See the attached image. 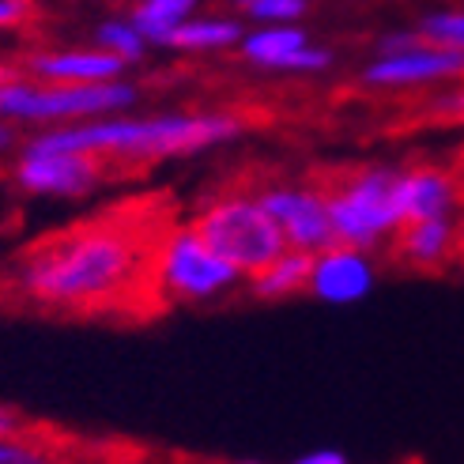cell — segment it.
<instances>
[{
  "label": "cell",
  "instance_id": "cell-1",
  "mask_svg": "<svg viewBox=\"0 0 464 464\" xmlns=\"http://www.w3.org/2000/svg\"><path fill=\"white\" fill-rule=\"evenodd\" d=\"M140 257V238L129 227L91 223L34 246L12 268V291L45 310H95L136 280Z\"/></svg>",
  "mask_w": 464,
  "mask_h": 464
},
{
  "label": "cell",
  "instance_id": "cell-2",
  "mask_svg": "<svg viewBox=\"0 0 464 464\" xmlns=\"http://www.w3.org/2000/svg\"><path fill=\"white\" fill-rule=\"evenodd\" d=\"M246 132L238 113H155V118H91L72 125H50L34 132L27 148L83 151L106 162H159L178 155H197L204 148L227 144Z\"/></svg>",
  "mask_w": 464,
  "mask_h": 464
},
{
  "label": "cell",
  "instance_id": "cell-3",
  "mask_svg": "<svg viewBox=\"0 0 464 464\" xmlns=\"http://www.w3.org/2000/svg\"><path fill=\"white\" fill-rule=\"evenodd\" d=\"M140 91L129 80L102 83H50V80H19L0 76V118L19 125H72L91 118L125 113Z\"/></svg>",
  "mask_w": 464,
  "mask_h": 464
},
{
  "label": "cell",
  "instance_id": "cell-4",
  "mask_svg": "<svg viewBox=\"0 0 464 464\" xmlns=\"http://www.w3.org/2000/svg\"><path fill=\"white\" fill-rule=\"evenodd\" d=\"M242 284L246 272L208 246L193 223L170 230L155 249V291L170 298V303H185V306L219 303Z\"/></svg>",
  "mask_w": 464,
  "mask_h": 464
},
{
  "label": "cell",
  "instance_id": "cell-5",
  "mask_svg": "<svg viewBox=\"0 0 464 464\" xmlns=\"http://www.w3.org/2000/svg\"><path fill=\"white\" fill-rule=\"evenodd\" d=\"M397 174L392 167H362L355 174L340 178L324 197H329L333 235L343 246L382 249L397 238L404 227L397 204Z\"/></svg>",
  "mask_w": 464,
  "mask_h": 464
},
{
  "label": "cell",
  "instance_id": "cell-6",
  "mask_svg": "<svg viewBox=\"0 0 464 464\" xmlns=\"http://www.w3.org/2000/svg\"><path fill=\"white\" fill-rule=\"evenodd\" d=\"M193 227L216 253H223L230 265H238L246 272V280L287 249L280 227L268 216L261 197H249V193L216 197L212 204H204V212L193 219Z\"/></svg>",
  "mask_w": 464,
  "mask_h": 464
},
{
  "label": "cell",
  "instance_id": "cell-7",
  "mask_svg": "<svg viewBox=\"0 0 464 464\" xmlns=\"http://www.w3.org/2000/svg\"><path fill=\"white\" fill-rule=\"evenodd\" d=\"M106 159L83 151H50V148H23L12 181L27 197L42 200H83L102 185Z\"/></svg>",
  "mask_w": 464,
  "mask_h": 464
},
{
  "label": "cell",
  "instance_id": "cell-8",
  "mask_svg": "<svg viewBox=\"0 0 464 464\" xmlns=\"http://www.w3.org/2000/svg\"><path fill=\"white\" fill-rule=\"evenodd\" d=\"M464 76V50L453 45H438L420 38L408 50L397 53H378L362 68V83L378 91H404V87H423V83H446Z\"/></svg>",
  "mask_w": 464,
  "mask_h": 464
},
{
  "label": "cell",
  "instance_id": "cell-9",
  "mask_svg": "<svg viewBox=\"0 0 464 464\" xmlns=\"http://www.w3.org/2000/svg\"><path fill=\"white\" fill-rule=\"evenodd\" d=\"M257 197L291 249L317 253L336 242L333 219H329V197L314 189V185H268Z\"/></svg>",
  "mask_w": 464,
  "mask_h": 464
},
{
  "label": "cell",
  "instance_id": "cell-10",
  "mask_svg": "<svg viewBox=\"0 0 464 464\" xmlns=\"http://www.w3.org/2000/svg\"><path fill=\"white\" fill-rule=\"evenodd\" d=\"M374 284H378L374 253L359 249V246L333 242V246L314 253L306 291L324 306H355L362 298H370Z\"/></svg>",
  "mask_w": 464,
  "mask_h": 464
},
{
  "label": "cell",
  "instance_id": "cell-11",
  "mask_svg": "<svg viewBox=\"0 0 464 464\" xmlns=\"http://www.w3.org/2000/svg\"><path fill=\"white\" fill-rule=\"evenodd\" d=\"M242 57L249 64L261 68H276V72H324L333 64V53L310 45L306 31L287 27V23H276V27L253 31L242 38Z\"/></svg>",
  "mask_w": 464,
  "mask_h": 464
},
{
  "label": "cell",
  "instance_id": "cell-12",
  "mask_svg": "<svg viewBox=\"0 0 464 464\" xmlns=\"http://www.w3.org/2000/svg\"><path fill=\"white\" fill-rule=\"evenodd\" d=\"M397 204H401L404 223L442 219V216L457 219L460 204H464V189L442 167H411V170L397 174Z\"/></svg>",
  "mask_w": 464,
  "mask_h": 464
},
{
  "label": "cell",
  "instance_id": "cell-13",
  "mask_svg": "<svg viewBox=\"0 0 464 464\" xmlns=\"http://www.w3.org/2000/svg\"><path fill=\"white\" fill-rule=\"evenodd\" d=\"M397 261L415 268V272H438L446 268L457 253H460V227L457 219H415L397 230Z\"/></svg>",
  "mask_w": 464,
  "mask_h": 464
},
{
  "label": "cell",
  "instance_id": "cell-14",
  "mask_svg": "<svg viewBox=\"0 0 464 464\" xmlns=\"http://www.w3.org/2000/svg\"><path fill=\"white\" fill-rule=\"evenodd\" d=\"M27 72L50 83H102V80H121L125 61L106 50H57V53H34L27 61Z\"/></svg>",
  "mask_w": 464,
  "mask_h": 464
},
{
  "label": "cell",
  "instance_id": "cell-15",
  "mask_svg": "<svg viewBox=\"0 0 464 464\" xmlns=\"http://www.w3.org/2000/svg\"><path fill=\"white\" fill-rule=\"evenodd\" d=\"M310 261H314V253L287 246L280 257H272L265 268H257L246 280L249 295L261 298V303H284V298L303 295L306 284H310Z\"/></svg>",
  "mask_w": 464,
  "mask_h": 464
},
{
  "label": "cell",
  "instance_id": "cell-16",
  "mask_svg": "<svg viewBox=\"0 0 464 464\" xmlns=\"http://www.w3.org/2000/svg\"><path fill=\"white\" fill-rule=\"evenodd\" d=\"M235 42H242V27L235 19H181L167 38L174 50H227Z\"/></svg>",
  "mask_w": 464,
  "mask_h": 464
},
{
  "label": "cell",
  "instance_id": "cell-17",
  "mask_svg": "<svg viewBox=\"0 0 464 464\" xmlns=\"http://www.w3.org/2000/svg\"><path fill=\"white\" fill-rule=\"evenodd\" d=\"M197 0H144L140 8L132 12V27L140 31L148 42H159V45H167L170 31L178 27L181 19H189Z\"/></svg>",
  "mask_w": 464,
  "mask_h": 464
},
{
  "label": "cell",
  "instance_id": "cell-18",
  "mask_svg": "<svg viewBox=\"0 0 464 464\" xmlns=\"http://www.w3.org/2000/svg\"><path fill=\"white\" fill-rule=\"evenodd\" d=\"M144 45H148V38L136 31L132 23H102V27H99V50L118 53L125 64L129 61H140L144 57Z\"/></svg>",
  "mask_w": 464,
  "mask_h": 464
},
{
  "label": "cell",
  "instance_id": "cell-19",
  "mask_svg": "<svg viewBox=\"0 0 464 464\" xmlns=\"http://www.w3.org/2000/svg\"><path fill=\"white\" fill-rule=\"evenodd\" d=\"M420 34L427 42L438 45H453V50H464V12H434L420 23Z\"/></svg>",
  "mask_w": 464,
  "mask_h": 464
},
{
  "label": "cell",
  "instance_id": "cell-20",
  "mask_svg": "<svg viewBox=\"0 0 464 464\" xmlns=\"http://www.w3.org/2000/svg\"><path fill=\"white\" fill-rule=\"evenodd\" d=\"M249 15L261 23H291L306 12V0H246Z\"/></svg>",
  "mask_w": 464,
  "mask_h": 464
},
{
  "label": "cell",
  "instance_id": "cell-21",
  "mask_svg": "<svg viewBox=\"0 0 464 464\" xmlns=\"http://www.w3.org/2000/svg\"><path fill=\"white\" fill-rule=\"evenodd\" d=\"M23 427H27L23 411L12 408V404H0V442H15V438L23 434Z\"/></svg>",
  "mask_w": 464,
  "mask_h": 464
},
{
  "label": "cell",
  "instance_id": "cell-22",
  "mask_svg": "<svg viewBox=\"0 0 464 464\" xmlns=\"http://www.w3.org/2000/svg\"><path fill=\"white\" fill-rule=\"evenodd\" d=\"M31 19V5L27 0H0V31L19 27V23Z\"/></svg>",
  "mask_w": 464,
  "mask_h": 464
},
{
  "label": "cell",
  "instance_id": "cell-23",
  "mask_svg": "<svg viewBox=\"0 0 464 464\" xmlns=\"http://www.w3.org/2000/svg\"><path fill=\"white\" fill-rule=\"evenodd\" d=\"M423 34L420 31H397V34H385L378 42V53H397V50H408V45H415Z\"/></svg>",
  "mask_w": 464,
  "mask_h": 464
},
{
  "label": "cell",
  "instance_id": "cell-24",
  "mask_svg": "<svg viewBox=\"0 0 464 464\" xmlns=\"http://www.w3.org/2000/svg\"><path fill=\"white\" fill-rule=\"evenodd\" d=\"M291 464H352V460H347V453H340V450H310L303 457H295Z\"/></svg>",
  "mask_w": 464,
  "mask_h": 464
},
{
  "label": "cell",
  "instance_id": "cell-25",
  "mask_svg": "<svg viewBox=\"0 0 464 464\" xmlns=\"http://www.w3.org/2000/svg\"><path fill=\"white\" fill-rule=\"evenodd\" d=\"M438 110L450 113V118H457V121H464V87L453 91V95H446L442 102H438Z\"/></svg>",
  "mask_w": 464,
  "mask_h": 464
},
{
  "label": "cell",
  "instance_id": "cell-26",
  "mask_svg": "<svg viewBox=\"0 0 464 464\" xmlns=\"http://www.w3.org/2000/svg\"><path fill=\"white\" fill-rule=\"evenodd\" d=\"M27 450H23L19 442H0V464H8V460H15V457H23Z\"/></svg>",
  "mask_w": 464,
  "mask_h": 464
},
{
  "label": "cell",
  "instance_id": "cell-27",
  "mask_svg": "<svg viewBox=\"0 0 464 464\" xmlns=\"http://www.w3.org/2000/svg\"><path fill=\"white\" fill-rule=\"evenodd\" d=\"M12 144H15V132H12V125L5 118H0V155H5Z\"/></svg>",
  "mask_w": 464,
  "mask_h": 464
},
{
  "label": "cell",
  "instance_id": "cell-28",
  "mask_svg": "<svg viewBox=\"0 0 464 464\" xmlns=\"http://www.w3.org/2000/svg\"><path fill=\"white\" fill-rule=\"evenodd\" d=\"M8 464H45V460L34 457V453H23V457H15V460H8Z\"/></svg>",
  "mask_w": 464,
  "mask_h": 464
},
{
  "label": "cell",
  "instance_id": "cell-29",
  "mask_svg": "<svg viewBox=\"0 0 464 464\" xmlns=\"http://www.w3.org/2000/svg\"><path fill=\"white\" fill-rule=\"evenodd\" d=\"M457 227H460V253H464V204H460V216H457Z\"/></svg>",
  "mask_w": 464,
  "mask_h": 464
},
{
  "label": "cell",
  "instance_id": "cell-30",
  "mask_svg": "<svg viewBox=\"0 0 464 464\" xmlns=\"http://www.w3.org/2000/svg\"><path fill=\"white\" fill-rule=\"evenodd\" d=\"M235 464H261V460H235Z\"/></svg>",
  "mask_w": 464,
  "mask_h": 464
},
{
  "label": "cell",
  "instance_id": "cell-31",
  "mask_svg": "<svg viewBox=\"0 0 464 464\" xmlns=\"http://www.w3.org/2000/svg\"><path fill=\"white\" fill-rule=\"evenodd\" d=\"M242 5H246V0H242Z\"/></svg>",
  "mask_w": 464,
  "mask_h": 464
}]
</instances>
